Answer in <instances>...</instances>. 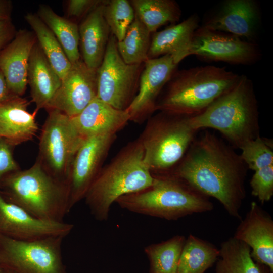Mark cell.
<instances>
[{
    "instance_id": "cell-1",
    "label": "cell",
    "mask_w": 273,
    "mask_h": 273,
    "mask_svg": "<svg viewBox=\"0 0 273 273\" xmlns=\"http://www.w3.org/2000/svg\"><path fill=\"white\" fill-rule=\"evenodd\" d=\"M248 168L230 145L206 131L196 137L185 156L168 175L218 200L228 213L241 220Z\"/></svg>"
},
{
    "instance_id": "cell-2",
    "label": "cell",
    "mask_w": 273,
    "mask_h": 273,
    "mask_svg": "<svg viewBox=\"0 0 273 273\" xmlns=\"http://www.w3.org/2000/svg\"><path fill=\"white\" fill-rule=\"evenodd\" d=\"M240 77L225 68L211 65L175 70L157 99L156 111L187 117L199 114Z\"/></svg>"
},
{
    "instance_id": "cell-3",
    "label": "cell",
    "mask_w": 273,
    "mask_h": 273,
    "mask_svg": "<svg viewBox=\"0 0 273 273\" xmlns=\"http://www.w3.org/2000/svg\"><path fill=\"white\" fill-rule=\"evenodd\" d=\"M153 180L137 139L122 148L102 167L84 199L95 219L105 221L111 205L118 198L150 187Z\"/></svg>"
},
{
    "instance_id": "cell-4",
    "label": "cell",
    "mask_w": 273,
    "mask_h": 273,
    "mask_svg": "<svg viewBox=\"0 0 273 273\" xmlns=\"http://www.w3.org/2000/svg\"><path fill=\"white\" fill-rule=\"evenodd\" d=\"M197 130L218 131L235 148L260 135L259 111L252 81L240 75L237 83L199 114L190 117Z\"/></svg>"
},
{
    "instance_id": "cell-5",
    "label": "cell",
    "mask_w": 273,
    "mask_h": 273,
    "mask_svg": "<svg viewBox=\"0 0 273 273\" xmlns=\"http://www.w3.org/2000/svg\"><path fill=\"white\" fill-rule=\"evenodd\" d=\"M0 193L41 220L62 222L71 210L67 184L53 177L36 160L28 169H20L0 180Z\"/></svg>"
},
{
    "instance_id": "cell-6",
    "label": "cell",
    "mask_w": 273,
    "mask_h": 273,
    "mask_svg": "<svg viewBox=\"0 0 273 273\" xmlns=\"http://www.w3.org/2000/svg\"><path fill=\"white\" fill-rule=\"evenodd\" d=\"M153 176L151 186L124 195L116 203L130 212L168 220L213 209V204L208 197L174 177Z\"/></svg>"
},
{
    "instance_id": "cell-7",
    "label": "cell",
    "mask_w": 273,
    "mask_h": 273,
    "mask_svg": "<svg viewBox=\"0 0 273 273\" xmlns=\"http://www.w3.org/2000/svg\"><path fill=\"white\" fill-rule=\"evenodd\" d=\"M189 118L159 111L148 119L138 139L153 175H170L185 156L198 132Z\"/></svg>"
},
{
    "instance_id": "cell-8",
    "label": "cell",
    "mask_w": 273,
    "mask_h": 273,
    "mask_svg": "<svg viewBox=\"0 0 273 273\" xmlns=\"http://www.w3.org/2000/svg\"><path fill=\"white\" fill-rule=\"evenodd\" d=\"M47 111L36 161L53 177L67 184L72 162L85 139L79 133L70 117L57 110Z\"/></svg>"
},
{
    "instance_id": "cell-9",
    "label": "cell",
    "mask_w": 273,
    "mask_h": 273,
    "mask_svg": "<svg viewBox=\"0 0 273 273\" xmlns=\"http://www.w3.org/2000/svg\"><path fill=\"white\" fill-rule=\"evenodd\" d=\"M64 238L23 241L0 234V265L15 273H67L61 249Z\"/></svg>"
},
{
    "instance_id": "cell-10",
    "label": "cell",
    "mask_w": 273,
    "mask_h": 273,
    "mask_svg": "<svg viewBox=\"0 0 273 273\" xmlns=\"http://www.w3.org/2000/svg\"><path fill=\"white\" fill-rule=\"evenodd\" d=\"M117 43L115 37L110 34L97 69V97L117 109L126 110L137 94L144 63H126L118 52Z\"/></svg>"
},
{
    "instance_id": "cell-11",
    "label": "cell",
    "mask_w": 273,
    "mask_h": 273,
    "mask_svg": "<svg viewBox=\"0 0 273 273\" xmlns=\"http://www.w3.org/2000/svg\"><path fill=\"white\" fill-rule=\"evenodd\" d=\"M233 64L251 65L259 60L258 44L235 35L199 26L195 31L188 56Z\"/></svg>"
},
{
    "instance_id": "cell-12",
    "label": "cell",
    "mask_w": 273,
    "mask_h": 273,
    "mask_svg": "<svg viewBox=\"0 0 273 273\" xmlns=\"http://www.w3.org/2000/svg\"><path fill=\"white\" fill-rule=\"evenodd\" d=\"M116 137L115 134L95 135L85 139L81 143L72 162L67 180L70 209L84 198L103 167Z\"/></svg>"
},
{
    "instance_id": "cell-13",
    "label": "cell",
    "mask_w": 273,
    "mask_h": 273,
    "mask_svg": "<svg viewBox=\"0 0 273 273\" xmlns=\"http://www.w3.org/2000/svg\"><path fill=\"white\" fill-rule=\"evenodd\" d=\"M97 93V69L89 68L81 59L72 64L46 109L57 110L72 118L89 105Z\"/></svg>"
},
{
    "instance_id": "cell-14",
    "label": "cell",
    "mask_w": 273,
    "mask_h": 273,
    "mask_svg": "<svg viewBox=\"0 0 273 273\" xmlns=\"http://www.w3.org/2000/svg\"><path fill=\"white\" fill-rule=\"evenodd\" d=\"M177 65L169 54L145 62L137 94L126 110L130 121L142 123L156 111L157 99Z\"/></svg>"
},
{
    "instance_id": "cell-15",
    "label": "cell",
    "mask_w": 273,
    "mask_h": 273,
    "mask_svg": "<svg viewBox=\"0 0 273 273\" xmlns=\"http://www.w3.org/2000/svg\"><path fill=\"white\" fill-rule=\"evenodd\" d=\"M74 225L65 222L36 218L20 206L6 200L0 193V234L23 241L50 236L65 237Z\"/></svg>"
},
{
    "instance_id": "cell-16",
    "label": "cell",
    "mask_w": 273,
    "mask_h": 273,
    "mask_svg": "<svg viewBox=\"0 0 273 273\" xmlns=\"http://www.w3.org/2000/svg\"><path fill=\"white\" fill-rule=\"evenodd\" d=\"M260 20L259 6L255 1L226 0L201 26L255 43Z\"/></svg>"
},
{
    "instance_id": "cell-17",
    "label": "cell",
    "mask_w": 273,
    "mask_h": 273,
    "mask_svg": "<svg viewBox=\"0 0 273 273\" xmlns=\"http://www.w3.org/2000/svg\"><path fill=\"white\" fill-rule=\"evenodd\" d=\"M234 237L247 244L253 258L273 272V220L255 202L240 220Z\"/></svg>"
},
{
    "instance_id": "cell-18",
    "label": "cell",
    "mask_w": 273,
    "mask_h": 273,
    "mask_svg": "<svg viewBox=\"0 0 273 273\" xmlns=\"http://www.w3.org/2000/svg\"><path fill=\"white\" fill-rule=\"evenodd\" d=\"M36 42L33 31L20 30L0 52V71L15 96L22 97L26 91L29 59Z\"/></svg>"
},
{
    "instance_id": "cell-19",
    "label": "cell",
    "mask_w": 273,
    "mask_h": 273,
    "mask_svg": "<svg viewBox=\"0 0 273 273\" xmlns=\"http://www.w3.org/2000/svg\"><path fill=\"white\" fill-rule=\"evenodd\" d=\"M84 139L107 134H116L130 121L126 110L117 109L97 97L79 114L71 118Z\"/></svg>"
},
{
    "instance_id": "cell-20",
    "label": "cell",
    "mask_w": 273,
    "mask_h": 273,
    "mask_svg": "<svg viewBox=\"0 0 273 273\" xmlns=\"http://www.w3.org/2000/svg\"><path fill=\"white\" fill-rule=\"evenodd\" d=\"M29 104L26 99L14 96L0 105V138L13 147L31 141L37 133V112L30 113Z\"/></svg>"
},
{
    "instance_id": "cell-21",
    "label": "cell",
    "mask_w": 273,
    "mask_h": 273,
    "mask_svg": "<svg viewBox=\"0 0 273 273\" xmlns=\"http://www.w3.org/2000/svg\"><path fill=\"white\" fill-rule=\"evenodd\" d=\"M106 1L91 11L78 26L81 59L93 69H98L101 64L110 36L103 15Z\"/></svg>"
},
{
    "instance_id": "cell-22",
    "label": "cell",
    "mask_w": 273,
    "mask_h": 273,
    "mask_svg": "<svg viewBox=\"0 0 273 273\" xmlns=\"http://www.w3.org/2000/svg\"><path fill=\"white\" fill-rule=\"evenodd\" d=\"M199 18L193 14L177 24H173L160 31L153 33L148 58L171 55L178 63L188 56L194 33L199 27Z\"/></svg>"
},
{
    "instance_id": "cell-23",
    "label": "cell",
    "mask_w": 273,
    "mask_h": 273,
    "mask_svg": "<svg viewBox=\"0 0 273 273\" xmlns=\"http://www.w3.org/2000/svg\"><path fill=\"white\" fill-rule=\"evenodd\" d=\"M27 83L35 111L46 109L59 89L61 79L52 67L37 41L33 46L29 59Z\"/></svg>"
},
{
    "instance_id": "cell-24",
    "label": "cell",
    "mask_w": 273,
    "mask_h": 273,
    "mask_svg": "<svg viewBox=\"0 0 273 273\" xmlns=\"http://www.w3.org/2000/svg\"><path fill=\"white\" fill-rule=\"evenodd\" d=\"M215 273H273L252 257L250 248L231 237L222 242Z\"/></svg>"
},
{
    "instance_id": "cell-25",
    "label": "cell",
    "mask_w": 273,
    "mask_h": 273,
    "mask_svg": "<svg viewBox=\"0 0 273 273\" xmlns=\"http://www.w3.org/2000/svg\"><path fill=\"white\" fill-rule=\"evenodd\" d=\"M37 16L52 31L72 64L81 59L79 50L78 26L70 20L56 13L49 6L40 5Z\"/></svg>"
},
{
    "instance_id": "cell-26",
    "label": "cell",
    "mask_w": 273,
    "mask_h": 273,
    "mask_svg": "<svg viewBox=\"0 0 273 273\" xmlns=\"http://www.w3.org/2000/svg\"><path fill=\"white\" fill-rule=\"evenodd\" d=\"M219 253L212 243L190 234L186 239L177 273H204L216 263Z\"/></svg>"
},
{
    "instance_id": "cell-27",
    "label": "cell",
    "mask_w": 273,
    "mask_h": 273,
    "mask_svg": "<svg viewBox=\"0 0 273 273\" xmlns=\"http://www.w3.org/2000/svg\"><path fill=\"white\" fill-rule=\"evenodd\" d=\"M135 17L153 33L161 26L178 21L181 10L173 0H132Z\"/></svg>"
},
{
    "instance_id": "cell-28",
    "label": "cell",
    "mask_w": 273,
    "mask_h": 273,
    "mask_svg": "<svg viewBox=\"0 0 273 273\" xmlns=\"http://www.w3.org/2000/svg\"><path fill=\"white\" fill-rule=\"evenodd\" d=\"M24 18L35 34L37 41L50 64L62 79L72 64L55 35L37 14L27 13Z\"/></svg>"
},
{
    "instance_id": "cell-29",
    "label": "cell",
    "mask_w": 273,
    "mask_h": 273,
    "mask_svg": "<svg viewBox=\"0 0 273 273\" xmlns=\"http://www.w3.org/2000/svg\"><path fill=\"white\" fill-rule=\"evenodd\" d=\"M186 239L177 235L165 241L145 247L144 252L149 259L151 273H177Z\"/></svg>"
},
{
    "instance_id": "cell-30",
    "label": "cell",
    "mask_w": 273,
    "mask_h": 273,
    "mask_svg": "<svg viewBox=\"0 0 273 273\" xmlns=\"http://www.w3.org/2000/svg\"><path fill=\"white\" fill-rule=\"evenodd\" d=\"M151 33L135 17L120 41H117L118 52L128 64L144 63L148 58Z\"/></svg>"
},
{
    "instance_id": "cell-31",
    "label": "cell",
    "mask_w": 273,
    "mask_h": 273,
    "mask_svg": "<svg viewBox=\"0 0 273 273\" xmlns=\"http://www.w3.org/2000/svg\"><path fill=\"white\" fill-rule=\"evenodd\" d=\"M103 15L112 34L117 41L122 40L135 19L134 9L127 0L107 1Z\"/></svg>"
},
{
    "instance_id": "cell-32",
    "label": "cell",
    "mask_w": 273,
    "mask_h": 273,
    "mask_svg": "<svg viewBox=\"0 0 273 273\" xmlns=\"http://www.w3.org/2000/svg\"><path fill=\"white\" fill-rule=\"evenodd\" d=\"M240 156L248 169L255 171L273 165L271 141L258 136L246 143L240 149Z\"/></svg>"
},
{
    "instance_id": "cell-33",
    "label": "cell",
    "mask_w": 273,
    "mask_h": 273,
    "mask_svg": "<svg viewBox=\"0 0 273 273\" xmlns=\"http://www.w3.org/2000/svg\"><path fill=\"white\" fill-rule=\"evenodd\" d=\"M250 185L252 195L262 204L269 201L273 196V165L254 171Z\"/></svg>"
},
{
    "instance_id": "cell-34",
    "label": "cell",
    "mask_w": 273,
    "mask_h": 273,
    "mask_svg": "<svg viewBox=\"0 0 273 273\" xmlns=\"http://www.w3.org/2000/svg\"><path fill=\"white\" fill-rule=\"evenodd\" d=\"M13 147L0 138V180L10 174L20 169L13 157Z\"/></svg>"
},
{
    "instance_id": "cell-35",
    "label": "cell",
    "mask_w": 273,
    "mask_h": 273,
    "mask_svg": "<svg viewBox=\"0 0 273 273\" xmlns=\"http://www.w3.org/2000/svg\"><path fill=\"white\" fill-rule=\"evenodd\" d=\"M104 1L70 0L67 3V13L68 16L80 17L89 13Z\"/></svg>"
},
{
    "instance_id": "cell-36",
    "label": "cell",
    "mask_w": 273,
    "mask_h": 273,
    "mask_svg": "<svg viewBox=\"0 0 273 273\" xmlns=\"http://www.w3.org/2000/svg\"><path fill=\"white\" fill-rule=\"evenodd\" d=\"M16 33L11 19L0 21V52L13 39Z\"/></svg>"
},
{
    "instance_id": "cell-37",
    "label": "cell",
    "mask_w": 273,
    "mask_h": 273,
    "mask_svg": "<svg viewBox=\"0 0 273 273\" xmlns=\"http://www.w3.org/2000/svg\"><path fill=\"white\" fill-rule=\"evenodd\" d=\"M14 96H16L10 91L6 79L0 71V105Z\"/></svg>"
},
{
    "instance_id": "cell-38",
    "label": "cell",
    "mask_w": 273,
    "mask_h": 273,
    "mask_svg": "<svg viewBox=\"0 0 273 273\" xmlns=\"http://www.w3.org/2000/svg\"><path fill=\"white\" fill-rule=\"evenodd\" d=\"M12 8L10 1L0 0V21L11 19Z\"/></svg>"
},
{
    "instance_id": "cell-39",
    "label": "cell",
    "mask_w": 273,
    "mask_h": 273,
    "mask_svg": "<svg viewBox=\"0 0 273 273\" xmlns=\"http://www.w3.org/2000/svg\"><path fill=\"white\" fill-rule=\"evenodd\" d=\"M3 273H15V272L12 271L4 269V271Z\"/></svg>"
},
{
    "instance_id": "cell-40",
    "label": "cell",
    "mask_w": 273,
    "mask_h": 273,
    "mask_svg": "<svg viewBox=\"0 0 273 273\" xmlns=\"http://www.w3.org/2000/svg\"><path fill=\"white\" fill-rule=\"evenodd\" d=\"M4 268L0 265V273H3Z\"/></svg>"
}]
</instances>
